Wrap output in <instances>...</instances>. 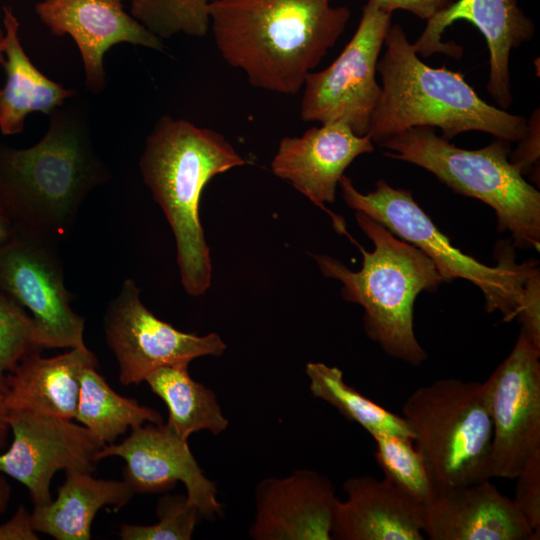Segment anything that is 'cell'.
Instances as JSON below:
<instances>
[{
    "mask_svg": "<svg viewBox=\"0 0 540 540\" xmlns=\"http://www.w3.org/2000/svg\"><path fill=\"white\" fill-rule=\"evenodd\" d=\"M331 0H214L210 28L224 61L249 83L295 95L333 48L351 18Z\"/></svg>",
    "mask_w": 540,
    "mask_h": 540,
    "instance_id": "cell-1",
    "label": "cell"
},
{
    "mask_svg": "<svg viewBox=\"0 0 540 540\" xmlns=\"http://www.w3.org/2000/svg\"><path fill=\"white\" fill-rule=\"evenodd\" d=\"M44 137L16 149L0 144V202L15 231L57 241L109 170L96 153L88 110L71 98L49 115Z\"/></svg>",
    "mask_w": 540,
    "mask_h": 540,
    "instance_id": "cell-2",
    "label": "cell"
},
{
    "mask_svg": "<svg viewBox=\"0 0 540 540\" xmlns=\"http://www.w3.org/2000/svg\"><path fill=\"white\" fill-rule=\"evenodd\" d=\"M384 46L377 63L382 92L368 132L373 143L414 127L439 128L447 140L468 131L509 142L525 136L527 118L488 104L461 73L424 63L401 25L391 24Z\"/></svg>",
    "mask_w": 540,
    "mask_h": 540,
    "instance_id": "cell-3",
    "label": "cell"
},
{
    "mask_svg": "<svg viewBox=\"0 0 540 540\" xmlns=\"http://www.w3.org/2000/svg\"><path fill=\"white\" fill-rule=\"evenodd\" d=\"M247 164L219 132L163 116L147 137L139 167L173 231L181 283L191 296L211 285L209 246L200 221L201 194L215 176Z\"/></svg>",
    "mask_w": 540,
    "mask_h": 540,
    "instance_id": "cell-4",
    "label": "cell"
},
{
    "mask_svg": "<svg viewBox=\"0 0 540 540\" xmlns=\"http://www.w3.org/2000/svg\"><path fill=\"white\" fill-rule=\"evenodd\" d=\"M355 217L374 245L366 251L355 242L363 256L359 271L328 255L313 258L324 276L342 283L346 301L363 307L366 335L387 355L419 366L427 353L414 332V304L421 292H433L446 281L420 249L362 212Z\"/></svg>",
    "mask_w": 540,
    "mask_h": 540,
    "instance_id": "cell-5",
    "label": "cell"
},
{
    "mask_svg": "<svg viewBox=\"0 0 540 540\" xmlns=\"http://www.w3.org/2000/svg\"><path fill=\"white\" fill-rule=\"evenodd\" d=\"M509 141L475 150L460 148L434 128L414 127L380 145L385 156L419 166L453 191L490 206L497 230L509 232L514 247L540 249V192L509 161Z\"/></svg>",
    "mask_w": 540,
    "mask_h": 540,
    "instance_id": "cell-6",
    "label": "cell"
},
{
    "mask_svg": "<svg viewBox=\"0 0 540 540\" xmlns=\"http://www.w3.org/2000/svg\"><path fill=\"white\" fill-rule=\"evenodd\" d=\"M435 493L489 477L492 424L484 382L439 379L402 407Z\"/></svg>",
    "mask_w": 540,
    "mask_h": 540,
    "instance_id": "cell-7",
    "label": "cell"
},
{
    "mask_svg": "<svg viewBox=\"0 0 540 540\" xmlns=\"http://www.w3.org/2000/svg\"><path fill=\"white\" fill-rule=\"evenodd\" d=\"M339 186L349 208L368 215L395 236L420 249L446 282L460 278L473 283L482 291L489 313L498 311L504 322L516 318L523 285L538 261L519 264L514 245H503L497 266L485 265L453 246L414 200L411 191L395 188L379 179L375 189L364 194L346 175L341 177Z\"/></svg>",
    "mask_w": 540,
    "mask_h": 540,
    "instance_id": "cell-8",
    "label": "cell"
},
{
    "mask_svg": "<svg viewBox=\"0 0 540 540\" xmlns=\"http://www.w3.org/2000/svg\"><path fill=\"white\" fill-rule=\"evenodd\" d=\"M392 13L368 0L357 29L338 57L304 81L300 117L305 122L342 123L367 135L382 88L377 63L391 26Z\"/></svg>",
    "mask_w": 540,
    "mask_h": 540,
    "instance_id": "cell-9",
    "label": "cell"
},
{
    "mask_svg": "<svg viewBox=\"0 0 540 540\" xmlns=\"http://www.w3.org/2000/svg\"><path fill=\"white\" fill-rule=\"evenodd\" d=\"M484 386L492 424L489 477L514 479L540 450V350L522 331Z\"/></svg>",
    "mask_w": 540,
    "mask_h": 540,
    "instance_id": "cell-10",
    "label": "cell"
},
{
    "mask_svg": "<svg viewBox=\"0 0 540 540\" xmlns=\"http://www.w3.org/2000/svg\"><path fill=\"white\" fill-rule=\"evenodd\" d=\"M104 331L125 385L139 384L153 371L170 365L189 364L201 356H220L226 344L216 333L198 336L182 332L157 318L140 299V289L126 279L110 302Z\"/></svg>",
    "mask_w": 540,
    "mask_h": 540,
    "instance_id": "cell-11",
    "label": "cell"
},
{
    "mask_svg": "<svg viewBox=\"0 0 540 540\" xmlns=\"http://www.w3.org/2000/svg\"><path fill=\"white\" fill-rule=\"evenodd\" d=\"M55 243L15 231L0 245V290L31 312L45 348L83 347L84 319L71 307Z\"/></svg>",
    "mask_w": 540,
    "mask_h": 540,
    "instance_id": "cell-12",
    "label": "cell"
},
{
    "mask_svg": "<svg viewBox=\"0 0 540 540\" xmlns=\"http://www.w3.org/2000/svg\"><path fill=\"white\" fill-rule=\"evenodd\" d=\"M13 435L0 454V473L22 483L34 506L52 501L50 483L59 470L92 473L105 444L82 424L29 410L8 409Z\"/></svg>",
    "mask_w": 540,
    "mask_h": 540,
    "instance_id": "cell-13",
    "label": "cell"
},
{
    "mask_svg": "<svg viewBox=\"0 0 540 540\" xmlns=\"http://www.w3.org/2000/svg\"><path fill=\"white\" fill-rule=\"evenodd\" d=\"M131 430L122 442L105 445L99 458L124 459L123 480L135 493L163 492L180 481L185 485L188 503L201 516L222 515L216 485L203 474L186 439L163 423H148Z\"/></svg>",
    "mask_w": 540,
    "mask_h": 540,
    "instance_id": "cell-14",
    "label": "cell"
},
{
    "mask_svg": "<svg viewBox=\"0 0 540 540\" xmlns=\"http://www.w3.org/2000/svg\"><path fill=\"white\" fill-rule=\"evenodd\" d=\"M460 20L471 23L484 36L489 51L486 89L498 107L507 110L513 102L510 54L533 38L534 22L525 15L518 0H455L449 8L427 21L412 44L415 52L425 58L435 53L460 58L461 46L442 41L446 28Z\"/></svg>",
    "mask_w": 540,
    "mask_h": 540,
    "instance_id": "cell-15",
    "label": "cell"
},
{
    "mask_svg": "<svg viewBox=\"0 0 540 540\" xmlns=\"http://www.w3.org/2000/svg\"><path fill=\"white\" fill-rule=\"evenodd\" d=\"M124 0H42L35 12L55 36L69 35L80 51L86 87L100 93L106 85L103 56L126 42L164 51L162 39L123 8Z\"/></svg>",
    "mask_w": 540,
    "mask_h": 540,
    "instance_id": "cell-16",
    "label": "cell"
},
{
    "mask_svg": "<svg viewBox=\"0 0 540 540\" xmlns=\"http://www.w3.org/2000/svg\"><path fill=\"white\" fill-rule=\"evenodd\" d=\"M338 498L332 482L313 470L257 485L256 515L249 534L254 540H331Z\"/></svg>",
    "mask_w": 540,
    "mask_h": 540,
    "instance_id": "cell-17",
    "label": "cell"
},
{
    "mask_svg": "<svg viewBox=\"0 0 540 540\" xmlns=\"http://www.w3.org/2000/svg\"><path fill=\"white\" fill-rule=\"evenodd\" d=\"M374 151L369 134L356 135L342 123L321 124L300 137H284L271 162L275 176L290 183L316 206L329 212L346 168L362 154Z\"/></svg>",
    "mask_w": 540,
    "mask_h": 540,
    "instance_id": "cell-18",
    "label": "cell"
},
{
    "mask_svg": "<svg viewBox=\"0 0 540 540\" xmlns=\"http://www.w3.org/2000/svg\"><path fill=\"white\" fill-rule=\"evenodd\" d=\"M422 530L430 540L539 539L490 479L437 491L423 506Z\"/></svg>",
    "mask_w": 540,
    "mask_h": 540,
    "instance_id": "cell-19",
    "label": "cell"
},
{
    "mask_svg": "<svg viewBox=\"0 0 540 540\" xmlns=\"http://www.w3.org/2000/svg\"><path fill=\"white\" fill-rule=\"evenodd\" d=\"M332 525L337 540H423V506L386 478H348Z\"/></svg>",
    "mask_w": 540,
    "mask_h": 540,
    "instance_id": "cell-20",
    "label": "cell"
},
{
    "mask_svg": "<svg viewBox=\"0 0 540 540\" xmlns=\"http://www.w3.org/2000/svg\"><path fill=\"white\" fill-rule=\"evenodd\" d=\"M96 364V356L86 346L50 358L42 357L40 350H36L26 355L8 376L5 404L8 409L75 419L81 373Z\"/></svg>",
    "mask_w": 540,
    "mask_h": 540,
    "instance_id": "cell-21",
    "label": "cell"
},
{
    "mask_svg": "<svg viewBox=\"0 0 540 540\" xmlns=\"http://www.w3.org/2000/svg\"><path fill=\"white\" fill-rule=\"evenodd\" d=\"M3 25L6 82L0 88V131L15 135L23 131L29 113L49 116L77 92L50 80L33 65L21 45L20 24L9 6L3 7Z\"/></svg>",
    "mask_w": 540,
    "mask_h": 540,
    "instance_id": "cell-22",
    "label": "cell"
},
{
    "mask_svg": "<svg viewBox=\"0 0 540 540\" xmlns=\"http://www.w3.org/2000/svg\"><path fill=\"white\" fill-rule=\"evenodd\" d=\"M65 472L66 480L58 488L57 498L34 506L31 513L34 530L57 540H89L97 512L108 505L116 511L135 494L125 480L98 479L84 471Z\"/></svg>",
    "mask_w": 540,
    "mask_h": 540,
    "instance_id": "cell-23",
    "label": "cell"
},
{
    "mask_svg": "<svg viewBox=\"0 0 540 540\" xmlns=\"http://www.w3.org/2000/svg\"><path fill=\"white\" fill-rule=\"evenodd\" d=\"M189 364L161 367L150 373L145 382L166 404L167 425L183 439L200 430L217 435L228 426L215 393L193 380Z\"/></svg>",
    "mask_w": 540,
    "mask_h": 540,
    "instance_id": "cell-24",
    "label": "cell"
},
{
    "mask_svg": "<svg viewBox=\"0 0 540 540\" xmlns=\"http://www.w3.org/2000/svg\"><path fill=\"white\" fill-rule=\"evenodd\" d=\"M75 419L105 445L115 443L129 428L146 422L163 423L158 411L117 394L95 366L86 367L81 373Z\"/></svg>",
    "mask_w": 540,
    "mask_h": 540,
    "instance_id": "cell-25",
    "label": "cell"
},
{
    "mask_svg": "<svg viewBox=\"0 0 540 540\" xmlns=\"http://www.w3.org/2000/svg\"><path fill=\"white\" fill-rule=\"evenodd\" d=\"M312 395L334 406L344 417L362 426L369 434L392 433L413 439L402 415L395 414L349 386L343 372L322 362L306 365Z\"/></svg>",
    "mask_w": 540,
    "mask_h": 540,
    "instance_id": "cell-26",
    "label": "cell"
},
{
    "mask_svg": "<svg viewBox=\"0 0 540 540\" xmlns=\"http://www.w3.org/2000/svg\"><path fill=\"white\" fill-rule=\"evenodd\" d=\"M375 459L384 478L424 506L435 494L431 477L411 438L392 434L371 435Z\"/></svg>",
    "mask_w": 540,
    "mask_h": 540,
    "instance_id": "cell-27",
    "label": "cell"
},
{
    "mask_svg": "<svg viewBox=\"0 0 540 540\" xmlns=\"http://www.w3.org/2000/svg\"><path fill=\"white\" fill-rule=\"evenodd\" d=\"M214 0H131L130 15L160 39L182 32L204 37L210 29Z\"/></svg>",
    "mask_w": 540,
    "mask_h": 540,
    "instance_id": "cell-28",
    "label": "cell"
},
{
    "mask_svg": "<svg viewBox=\"0 0 540 540\" xmlns=\"http://www.w3.org/2000/svg\"><path fill=\"white\" fill-rule=\"evenodd\" d=\"M44 347L42 332L8 294L0 290V392L8 389V376L28 354Z\"/></svg>",
    "mask_w": 540,
    "mask_h": 540,
    "instance_id": "cell-29",
    "label": "cell"
},
{
    "mask_svg": "<svg viewBox=\"0 0 540 540\" xmlns=\"http://www.w3.org/2000/svg\"><path fill=\"white\" fill-rule=\"evenodd\" d=\"M158 522L153 525L124 524L119 532L123 540H190L200 513L186 496L166 495L158 501Z\"/></svg>",
    "mask_w": 540,
    "mask_h": 540,
    "instance_id": "cell-30",
    "label": "cell"
},
{
    "mask_svg": "<svg viewBox=\"0 0 540 540\" xmlns=\"http://www.w3.org/2000/svg\"><path fill=\"white\" fill-rule=\"evenodd\" d=\"M514 479L512 501L529 527L540 535V450L526 461Z\"/></svg>",
    "mask_w": 540,
    "mask_h": 540,
    "instance_id": "cell-31",
    "label": "cell"
},
{
    "mask_svg": "<svg viewBox=\"0 0 540 540\" xmlns=\"http://www.w3.org/2000/svg\"><path fill=\"white\" fill-rule=\"evenodd\" d=\"M521 323L520 331L540 350V270L535 266L524 285L518 312L516 315Z\"/></svg>",
    "mask_w": 540,
    "mask_h": 540,
    "instance_id": "cell-32",
    "label": "cell"
},
{
    "mask_svg": "<svg viewBox=\"0 0 540 540\" xmlns=\"http://www.w3.org/2000/svg\"><path fill=\"white\" fill-rule=\"evenodd\" d=\"M539 109H536L527 119V132L525 136L518 142L519 145L515 151H511L509 161L518 169L524 176L539 167L540 158V130H539Z\"/></svg>",
    "mask_w": 540,
    "mask_h": 540,
    "instance_id": "cell-33",
    "label": "cell"
},
{
    "mask_svg": "<svg viewBox=\"0 0 540 540\" xmlns=\"http://www.w3.org/2000/svg\"><path fill=\"white\" fill-rule=\"evenodd\" d=\"M381 8L393 13L404 10L428 21L436 14L449 8L455 0H374Z\"/></svg>",
    "mask_w": 540,
    "mask_h": 540,
    "instance_id": "cell-34",
    "label": "cell"
},
{
    "mask_svg": "<svg viewBox=\"0 0 540 540\" xmlns=\"http://www.w3.org/2000/svg\"><path fill=\"white\" fill-rule=\"evenodd\" d=\"M32 525L31 513L19 506L14 515L0 524V540H38Z\"/></svg>",
    "mask_w": 540,
    "mask_h": 540,
    "instance_id": "cell-35",
    "label": "cell"
},
{
    "mask_svg": "<svg viewBox=\"0 0 540 540\" xmlns=\"http://www.w3.org/2000/svg\"><path fill=\"white\" fill-rule=\"evenodd\" d=\"M8 408L5 404L4 394L0 392V449L7 445L9 425L7 422Z\"/></svg>",
    "mask_w": 540,
    "mask_h": 540,
    "instance_id": "cell-36",
    "label": "cell"
},
{
    "mask_svg": "<svg viewBox=\"0 0 540 540\" xmlns=\"http://www.w3.org/2000/svg\"><path fill=\"white\" fill-rule=\"evenodd\" d=\"M15 235V228L0 202V245Z\"/></svg>",
    "mask_w": 540,
    "mask_h": 540,
    "instance_id": "cell-37",
    "label": "cell"
},
{
    "mask_svg": "<svg viewBox=\"0 0 540 540\" xmlns=\"http://www.w3.org/2000/svg\"><path fill=\"white\" fill-rule=\"evenodd\" d=\"M11 497V488L9 483L0 473V516L5 512Z\"/></svg>",
    "mask_w": 540,
    "mask_h": 540,
    "instance_id": "cell-38",
    "label": "cell"
},
{
    "mask_svg": "<svg viewBox=\"0 0 540 540\" xmlns=\"http://www.w3.org/2000/svg\"><path fill=\"white\" fill-rule=\"evenodd\" d=\"M4 48H5V33H4V30L0 28V64L2 66H4L5 64Z\"/></svg>",
    "mask_w": 540,
    "mask_h": 540,
    "instance_id": "cell-39",
    "label": "cell"
}]
</instances>
